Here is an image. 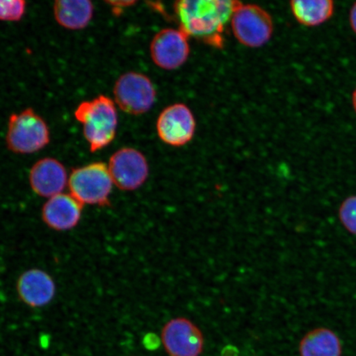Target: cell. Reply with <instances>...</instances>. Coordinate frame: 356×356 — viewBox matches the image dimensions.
Returning <instances> with one entry per match:
<instances>
[{"label":"cell","mask_w":356,"mask_h":356,"mask_svg":"<svg viewBox=\"0 0 356 356\" xmlns=\"http://www.w3.org/2000/svg\"><path fill=\"white\" fill-rule=\"evenodd\" d=\"M230 21L235 38L245 47H261L273 37V17L256 4L239 2Z\"/></svg>","instance_id":"cell-5"},{"label":"cell","mask_w":356,"mask_h":356,"mask_svg":"<svg viewBox=\"0 0 356 356\" xmlns=\"http://www.w3.org/2000/svg\"><path fill=\"white\" fill-rule=\"evenodd\" d=\"M83 207L70 194L55 195L44 203L42 220L49 228L59 232L73 229L81 220Z\"/></svg>","instance_id":"cell-13"},{"label":"cell","mask_w":356,"mask_h":356,"mask_svg":"<svg viewBox=\"0 0 356 356\" xmlns=\"http://www.w3.org/2000/svg\"><path fill=\"white\" fill-rule=\"evenodd\" d=\"M74 118L83 124V136L91 153L108 146L117 135V106L108 96L99 95L81 102L74 111Z\"/></svg>","instance_id":"cell-2"},{"label":"cell","mask_w":356,"mask_h":356,"mask_svg":"<svg viewBox=\"0 0 356 356\" xmlns=\"http://www.w3.org/2000/svg\"><path fill=\"white\" fill-rule=\"evenodd\" d=\"M26 12L24 0H0V21L17 22Z\"/></svg>","instance_id":"cell-18"},{"label":"cell","mask_w":356,"mask_h":356,"mask_svg":"<svg viewBox=\"0 0 356 356\" xmlns=\"http://www.w3.org/2000/svg\"><path fill=\"white\" fill-rule=\"evenodd\" d=\"M293 17L305 26H318L333 15L335 3L332 0H295L289 3Z\"/></svg>","instance_id":"cell-16"},{"label":"cell","mask_w":356,"mask_h":356,"mask_svg":"<svg viewBox=\"0 0 356 356\" xmlns=\"http://www.w3.org/2000/svg\"><path fill=\"white\" fill-rule=\"evenodd\" d=\"M338 217L347 232L356 235V195L343 200L338 210Z\"/></svg>","instance_id":"cell-17"},{"label":"cell","mask_w":356,"mask_h":356,"mask_svg":"<svg viewBox=\"0 0 356 356\" xmlns=\"http://www.w3.org/2000/svg\"><path fill=\"white\" fill-rule=\"evenodd\" d=\"M349 21L351 29L356 35V2L351 7L350 10Z\"/></svg>","instance_id":"cell-20"},{"label":"cell","mask_w":356,"mask_h":356,"mask_svg":"<svg viewBox=\"0 0 356 356\" xmlns=\"http://www.w3.org/2000/svg\"><path fill=\"white\" fill-rule=\"evenodd\" d=\"M50 129L44 120L32 108L10 115L6 134L8 149L13 153L38 152L50 143Z\"/></svg>","instance_id":"cell-4"},{"label":"cell","mask_w":356,"mask_h":356,"mask_svg":"<svg viewBox=\"0 0 356 356\" xmlns=\"http://www.w3.org/2000/svg\"><path fill=\"white\" fill-rule=\"evenodd\" d=\"M108 166L114 185L124 191L140 188L149 177V163L145 155L136 149L118 150L111 155Z\"/></svg>","instance_id":"cell-7"},{"label":"cell","mask_w":356,"mask_h":356,"mask_svg":"<svg viewBox=\"0 0 356 356\" xmlns=\"http://www.w3.org/2000/svg\"><path fill=\"white\" fill-rule=\"evenodd\" d=\"M113 185L108 166L102 162L74 168L69 176L70 194L83 206L109 207Z\"/></svg>","instance_id":"cell-3"},{"label":"cell","mask_w":356,"mask_h":356,"mask_svg":"<svg viewBox=\"0 0 356 356\" xmlns=\"http://www.w3.org/2000/svg\"><path fill=\"white\" fill-rule=\"evenodd\" d=\"M353 108L356 113V88H355V89L353 92Z\"/></svg>","instance_id":"cell-21"},{"label":"cell","mask_w":356,"mask_h":356,"mask_svg":"<svg viewBox=\"0 0 356 356\" xmlns=\"http://www.w3.org/2000/svg\"><path fill=\"white\" fill-rule=\"evenodd\" d=\"M195 126L193 111L182 104L168 106L160 113L156 124L160 140L175 147L189 143L194 136Z\"/></svg>","instance_id":"cell-10"},{"label":"cell","mask_w":356,"mask_h":356,"mask_svg":"<svg viewBox=\"0 0 356 356\" xmlns=\"http://www.w3.org/2000/svg\"><path fill=\"white\" fill-rule=\"evenodd\" d=\"M161 341L170 356H200L204 350L202 332L186 318H172L164 325Z\"/></svg>","instance_id":"cell-8"},{"label":"cell","mask_w":356,"mask_h":356,"mask_svg":"<svg viewBox=\"0 0 356 356\" xmlns=\"http://www.w3.org/2000/svg\"><path fill=\"white\" fill-rule=\"evenodd\" d=\"M106 3L109 4L113 8V12L115 13H122V8L126 7L132 6L135 4L136 1H106Z\"/></svg>","instance_id":"cell-19"},{"label":"cell","mask_w":356,"mask_h":356,"mask_svg":"<svg viewBox=\"0 0 356 356\" xmlns=\"http://www.w3.org/2000/svg\"><path fill=\"white\" fill-rule=\"evenodd\" d=\"M53 10L58 24L69 30H81L91 22L95 7L89 0H58Z\"/></svg>","instance_id":"cell-14"},{"label":"cell","mask_w":356,"mask_h":356,"mask_svg":"<svg viewBox=\"0 0 356 356\" xmlns=\"http://www.w3.org/2000/svg\"><path fill=\"white\" fill-rule=\"evenodd\" d=\"M115 104L127 114L139 115L148 113L156 100V90L146 75L128 72L121 75L113 88Z\"/></svg>","instance_id":"cell-6"},{"label":"cell","mask_w":356,"mask_h":356,"mask_svg":"<svg viewBox=\"0 0 356 356\" xmlns=\"http://www.w3.org/2000/svg\"><path fill=\"white\" fill-rule=\"evenodd\" d=\"M300 353V356H341V342L331 329L316 328L302 338Z\"/></svg>","instance_id":"cell-15"},{"label":"cell","mask_w":356,"mask_h":356,"mask_svg":"<svg viewBox=\"0 0 356 356\" xmlns=\"http://www.w3.org/2000/svg\"><path fill=\"white\" fill-rule=\"evenodd\" d=\"M188 38L181 29L160 31L150 44L151 59L163 70L180 68L188 60L190 54Z\"/></svg>","instance_id":"cell-9"},{"label":"cell","mask_w":356,"mask_h":356,"mask_svg":"<svg viewBox=\"0 0 356 356\" xmlns=\"http://www.w3.org/2000/svg\"><path fill=\"white\" fill-rule=\"evenodd\" d=\"M239 2L222 0H184L175 3L180 29L188 37L222 46V33Z\"/></svg>","instance_id":"cell-1"},{"label":"cell","mask_w":356,"mask_h":356,"mask_svg":"<svg viewBox=\"0 0 356 356\" xmlns=\"http://www.w3.org/2000/svg\"><path fill=\"white\" fill-rule=\"evenodd\" d=\"M17 292L25 305L31 308H42L54 299L56 287L54 280L46 271L31 269L17 279Z\"/></svg>","instance_id":"cell-12"},{"label":"cell","mask_w":356,"mask_h":356,"mask_svg":"<svg viewBox=\"0 0 356 356\" xmlns=\"http://www.w3.org/2000/svg\"><path fill=\"white\" fill-rule=\"evenodd\" d=\"M69 176L57 159L44 158L33 164L29 172L31 188L39 197L51 198L63 193L68 186Z\"/></svg>","instance_id":"cell-11"}]
</instances>
